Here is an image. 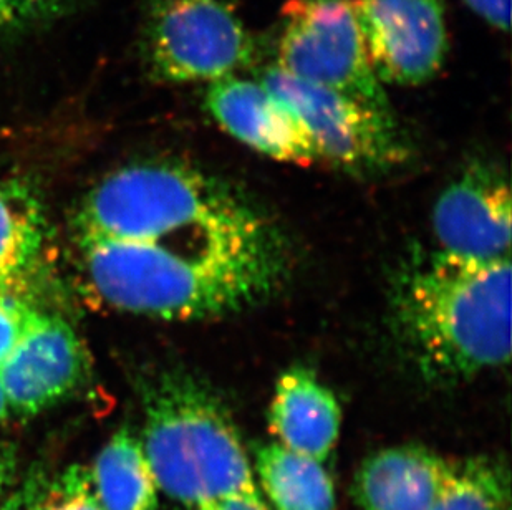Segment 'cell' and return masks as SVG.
<instances>
[{
  "label": "cell",
  "mask_w": 512,
  "mask_h": 510,
  "mask_svg": "<svg viewBox=\"0 0 512 510\" xmlns=\"http://www.w3.org/2000/svg\"><path fill=\"white\" fill-rule=\"evenodd\" d=\"M277 229L231 186L183 163L118 169L85 196L77 241L143 242L199 260L256 254Z\"/></svg>",
  "instance_id": "6da1fadb"
},
{
  "label": "cell",
  "mask_w": 512,
  "mask_h": 510,
  "mask_svg": "<svg viewBox=\"0 0 512 510\" xmlns=\"http://www.w3.org/2000/svg\"><path fill=\"white\" fill-rule=\"evenodd\" d=\"M398 345L426 381L456 385L511 360V257L418 252L390 297Z\"/></svg>",
  "instance_id": "7a4b0ae2"
},
{
  "label": "cell",
  "mask_w": 512,
  "mask_h": 510,
  "mask_svg": "<svg viewBox=\"0 0 512 510\" xmlns=\"http://www.w3.org/2000/svg\"><path fill=\"white\" fill-rule=\"evenodd\" d=\"M141 444L160 491L186 507L241 496L266 502L228 406L184 366L138 376Z\"/></svg>",
  "instance_id": "3957f363"
},
{
  "label": "cell",
  "mask_w": 512,
  "mask_h": 510,
  "mask_svg": "<svg viewBox=\"0 0 512 510\" xmlns=\"http://www.w3.org/2000/svg\"><path fill=\"white\" fill-rule=\"evenodd\" d=\"M93 292L112 307L161 320H211L271 297L284 277L209 264L165 247L125 241H78Z\"/></svg>",
  "instance_id": "277c9868"
},
{
  "label": "cell",
  "mask_w": 512,
  "mask_h": 510,
  "mask_svg": "<svg viewBox=\"0 0 512 510\" xmlns=\"http://www.w3.org/2000/svg\"><path fill=\"white\" fill-rule=\"evenodd\" d=\"M274 65L292 77L393 115L385 85L368 60L352 0H287Z\"/></svg>",
  "instance_id": "5b68a950"
},
{
  "label": "cell",
  "mask_w": 512,
  "mask_h": 510,
  "mask_svg": "<svg viewBox=\"0 0 512 510\" xmlns=\"http://www.w3.org/2000/svg\"><path fill=\"white\" fill-rule=\"evenodd\" d=\"M145 53L163 82L211 83L251 67L257 45L231 0H156Z\"/></svg>",
  "instance_id": "8992f818"
},
{
  "label": "cell",
  "mask_w": 512,
  "mask_h": 510,
  "mask_svg": "<svg viewBox=\"0 0 512 510\" xmlns=\"http://www.w3.org/2000/svg\"><path fill=\"white\" fill-rule=\"evenodd\" d=\"M267 90L300 121L319 159L347 173H385L408 158V146L393 115L292 77L276 65L259 77Z\"/></svg>",
  "instance_id": "52a82bcc"
},
{
  "label": "cell",
  "mask_w": 512,
  "mask_h": 510,
  "mask_svg": "<svg viewBox=\"0 0 512 510\" xmlns=\"http://www.w3.org/2000/svg\"><path fill=\"white\" fill-rule=\"evenodd\" d=\"M373 72L383 85L430 82L450 49L443 0H352Z\"/></svg>",
  "instance_id": "ba28073f"
},
{
  "label": "cell",
  "mask_w": 512,
  "mask_h": 510,
  "mask_svg": "<svg viewBox=\"0 0 512 510\" xmlns=\"http://www.w3.org/2000/svg\"><path fill=\"white\" fill-rule=\"evenodd\" d=\"M88 363L77 333L62 317L34 310L24 335L0 365L9 414L34 418L82 385Z\"/></svg>",
  "instance_id": "9c48e42d"
},
{
  "label": "cell",
  "mask_w": 512,
  "mask_h": 510,
  "mask_svg": "<svg viewBox=\"0 0 512 510\" xmlns=\"http://www.w3.org/2000/svg\"><path fill=\"white\" fill-rule=\"evenodd\" d=\"M511 186L493 164L474 163L436 199L433 234L438 251L461 259L511 257Z\"/></svg>",
  "instance_id": "30bf717a"
},
{
  "label": "cell",
  "mask_w": 512,
  "mask_h": 510,
  "mask_svg": "<svg viewBox=\"0 0 512 510\" xmlns=\"http://www.w3.org/2000/svg\"><path fill=\"white\" fill-rule=\"evenodd\" d=\"M206 108L228 135L267 158L300 166L319 159L304 126L261 80L229 75L209 83Z\"/></svg>",
  "instance_id": "8fae6325"
},
{
  "label": "cell",
  "mask_w": 512,
  "mask_h": 510,
  "mask_svg": "<svg viewBox=\"0 0 512 510\" xmlns=\"http://www.w3.org/2000/svg\"><path fill=\"white\" fill-rule=\"evenodd\" d=\"M456 461L420 444H401L368 456L355 472L352 497L360 510H430Z\"/></svg>",
  "instance_id": "7c38bea8"
},
{
  "label": "cell",
  "mask_w": 512,
  "mask_h": 510,
  "mask_svg": "<svg viewBox=\"0 0 512 510\" xmlns=\"http://www.w3.org/2000/svg\"><path fill=\"white\" fill-rule=\"evenodd\" d=\"M342 408L334 391L305 366L282 373L269 408V428L276 443L324 462L339 441Z\"/></svg>",
  "instance_id": "4fadbf2b"
},
{
  "label": "cell",
  "mask_w": 512,
  "mask_h": 510,
  "mask_svg": "<svg viewBox=\"0 0 512 510\" xmlns=\"http://www.w3.org/2000/svg\"><path fill=\"white\" fill-rule=\"evenodd\" d=\"M88 472L103 510H158L160 487L141 439L130 428L108 439Z\"/></svg>",
  "instance_id": "5bb4252c"
},
{
  "label": "cell",
  "mask_w": 512,
  "mask_h": 510,
  "mask_svg": "<svg viewBox=\"0 0 512 510\" xmlns=\"http://www.w3.org/2000/svg\"><path fill=\"white\" fill-rule=\"evenodd\" d=\"M252 467L274 510H337L334 482L322 462L274 441L254 449Z\"/></svg>",
  "instance_id": "9a60e30c"
},
{
  "label": "cell",
  "mask_w": 512,
  "mask_h": 510,
  "mask_svg": "<svg viewBox=\"0 0 512 510\" xmlns=\"http://www.w3.org/2000/svg\"><path fill=\"white\" fill-rule=\"evenodd\" d=\"M44 209L32 189L0 183V295L10 294L34 269L44 247Z\"/></svg>",
  "instance_id": "2e32d148"
},
{
  "label": "cell",
  "mask_w": 512,
  "mask_h": 510,
  "mask_svg": "<svg viewBox=\"0 0 512 510\" xmlns=\"http://www.w3.org/2000/svg\"><path fill=\"white\" fill-rule=\"evenodd\" d=\"M509 494V471L501 459H461L430 510H508Z\"/></svg>",
  "instance_id": "e0dca14e"
},
{
  "label": "cell",
  "mask_w": 512,
  "mask_h": 510,
  "mask_svg": "<svg viewBox=\"0 0 512 510\" xmlns=\"http://www.w3.org/2000/svg\"><path fill=\"white\" fill-rule=\"evenodd\" d=\"M32 510H103L98 504L88 467L72 464L45 479Z\"/></svg>",
  "instance_id": "ac0fdd59"
},
{
  "label": "cell",
  "mask_w": 512,
  "mask_h": 510,
  "mask_svg": "<svg viewBox=\"0 0 512 510\" xmlns=\"http://www.w3.org/2000/svg\"><path fill=\"white\" fill-rule=\"evenodd\" d=\"M34 310L14 295H0V365L24 335Z\"/></svg>",
  "instance_id": "d6986e66"
},
{
  "label": "cell",
  "mask_w": 512,
  "mask_h": 510,
  "mask_svg": "<svg viewBox=\"0 0 512 510\" xmlns=\"http://www.w3.org/2000/svg\"><path fill=\"white\" fill-rule=\"evenodd\" d=\"M67 0H0V27L34 24L57 12Z\"/></svg>",
  "instance_id": "ffe728a7"
},
{
  "label": "cell",
  "mask_w": 512,
  "mask_h": 510,
  "mask_svg": "<svg viewBox=\"0 0 512 510\" xmlns=\"http://www.w3.org/2000/svg\"><path fill=\"white\" fill-rule=\"evenodd\" d=\"M44 482L45 477L39 471H35V469L30 471L24 481L17 486H12L2 502L0 510H32Z\"/></svg>",
  "instance_id": "44dd1931"
},
{
  "label": "cell",
  "mask_w": 512,
  "mask_h": 510,
  "mask_svg": "<svg viewBox=\"0 0 512 510\" xmlns=\"http://www.w3.org/2000/svg\"><path fill=\"white\" fill-rule=\"evenodd\" d=\"M479 19L494 30L508 34L511 27V0H463Z\"/></svg>",
  "instance_id": "7402d4cb"
},
{
  "label": "cell",
  "mask_w": 512,
  "mask_h": 510,
  "mask_svg": "<svg viewBox=\"0 0 512 510\" xmlns=\"http://www.w3.org/2000/svg\"><path fill=\"white\" fill-rule=\"evenodd\" d=\"M17 466H19V454L15 444L0 441V506L14 486Z\"/></svg>",
  "instance_id": "603a6c76"
},
{
  "label": "cell",
  "mask_w": 512,
  "mask_h": 510,
  "mask_svg": "<svg viewBox=\"0 0 512 510\" xmlns=\"http://www.w3.org/2000/svg\"><path fill=\"white\" fill-rule=\"evenodd\" d=\"M194 510H271L267 502L252 501L247 497L234 496L204 502Z\"/></svg>",
  "instance_id": "cb8c5ba5"
},
{
  "label": "cell",
  "mask_w": 512,
  "mask_h": 510,
  "mask_svg": "<svg viewBox=\"0 0 512 510\" xmlns=\"http://www.w3.org/2000/svg\"><path fill=\"white\" fill-rule=\"evenodd\" d=\"M7 418H9V406H7L4 386H2V380H0V424L4 423Z\"/></svg>",
  "instance_id": "d4e9b609"
}]
</instances>
